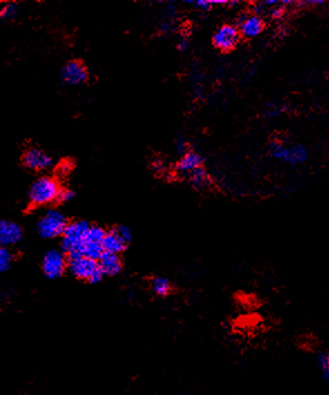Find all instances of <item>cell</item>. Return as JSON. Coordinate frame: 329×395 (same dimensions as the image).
<instances>
[{"label":"cell","mask_w":329,"mask_h":395,"mask_svg":"<svg viewBox=\"0 0 329 395\" xmlns=\"http://www.w3.org/2000/svg\"><path fill=\"white\" fill-rule=\"evenodd\" d=\"M42 272L47 278H58L67 268V258L60 250H49L46 252L42 261Z\"/></svg>","instance_id":"obj_6"},{"label":"cell","mask_w":329,"mask_h":395,"mask_svg":"<svg viewBox=\"0 0 329 395\" xmlns=\"http://www.w3.org/2000/svg\"><path fill=\"white\" fill-rule=\"evenodd\" d=\"M114 230L117 231V234L125 241L127 245L132 241V231L129 227L126 226H117L113 228Z\"/></svg>","instance_id":"obj_21"},{"label":"cell","mask_w":329,"mask_h":395,"mask_svg":"<svg viewBox=\"0 0 329 395\" xmlns=\"http://www.w3.org/2000/svg\"><path fill=\"white\" fill-rule=\"evenodd\" d=\"M103 252L108 254H120L125 250L127 243L117 234V231H106L102 243Z\"/></svg>","instance_id":"obj_14"},{"label":"cell","mask_w":329,"mask_h":395,"mask_svg":"<svg viewBox=\"0 0 329 395\" xmlns=\"http://www.w3.org/2000/svg\"><path fill=\"white\" fill-rule=\"evenodd\" d=\"M17 12H19V10H17L15 3H6L0 8V19H3V21H12L17 16Z\"/></svg>","instance_id":"obj_20"},{"label":"cell","mask_w":329,"mask_h":395,"mask_svg":"<svg viewBox=\"0 0 329 395\" xmlns=\"http://www.w3.org/2000/svg\"><path fill=\"white\" fill-rule=\"evenodd\" d=\"M239 40V30L232 25H223L217 29L212 37L215 47L219 51H226V53L232 51Z\"/></svg>","instance_id":"obj_8"},{"label":"cell","mask_w":329,"mask_h":395,"mask_svg":"<svg viewBox=\"0 0 329 395\" xmlns=\"http://www.w3.org/2000/svg\"><path fill=\"white\" fill-rule=\"evenodd\" d=\"M188 180L191 182L192 186L195 187V188H202V187L206 186V183L208 182V176L207 172L204 168H197L195 170L188 172Z\"/></svg>","instance_id":"obj_17"},{"label":"cell","mask_w":329,"mask_h":395,"mask_svg":"<svg viewBox=\"0 0 329 395\" xmlns=\"http://www.w3.org/2000/svg\"><path fill=\"white\" fill-rule=\"evenodd\" d=\"M90 225L84 220L73 222L66 226L62 235L63 252L69 256H81Z\"/></svg>","instance_id":"obj_1"},{"label":"cell","mask_w":329,"mask_h":395,"mask_svg":"<svg viewBox=\"0 0 329 395\" xmlns=\"http://www.w3.org/2000/svg\"><path fill=\"white\" fill-rule=\"evenodd\" d=\"M177 151L181 156H184L186 151H188V144H186V142L183 141V140H179V141L177 142Z\"/></svg>","instance_id":"obj_25"},{"label":"cell","mask_w":329,"mask_h":395,"mask_svg":"<svg viewBox=\"0 0 329 395\" xmlns=\"http://www.w3.org/2000/svg\"><path fill=\"white\" fill-rule=\"evenodd\" d=\"M209 3L211 6H213V5H225L228 1L226 0H209Z\"/></svg>","instance_id":"obj_27"},{"label":"cell","mask_w":329,"mask_h":395,"mask_svg":"<svg viewBox=\"0 0 329 395\" xmlns=\"http://www.w3.org/2000/svg\"><path fill=\"white\" fill-rule=\"evenodd\" d=\"M60 75L66 84L75 86V85L84 84L88 78V72L84 64L78 60H71L64 65Z\"/></svg>","instance_id":"obj_10"},{"label":"cell","mask_w":329,"mask_h":395,"mask_svg":"<svg viewBox=\"0 0 329 395\" xmlns=\"http://www.w3.org/2000/svg\"><path fill=\"white\" fill-rule=\"evenodd\" d=\"M239 33L245 38L259 36L263 30V21L257 15L245 16L240 19Z\"/></svg>","instance_id":"obj_12"},{"label":"cell","mask_w":329,"mask_h":395,"mask_svg":"<svg viewBox=\"0 0 329 395\" xmlns=\"http://www.w3.org/2000/svg\"><path fill=\"white\" fill-rule=\"evenodd\" d=\"M97 263L104 276L119 275L122 272L123 263L119 254L104 252L97 261Z\"/></svg>","instance_id":"obj_13"},{"label":"cell","mask_w":329,"mask_h":395,"mask_svg":"<svg viewBox=\"0 0 329 395\" xmlns=\"http://www.w3.org/2000/svg\"><path fill=\"white\" fill-rule=\"evenodd\" d=\"M60 190L62 188L54 178H39L30 187V204L35 207H44L54 204L58 200Z\"/></svg>","instance_id":"obj_2"},{"label":"cell","mask_w":329,"mask_h":395,"mask_svg":"<svg viewBox=\"0 0 329 395\" xmlns=\"http://www.w3.org/2000/svg\"><path fill=\"white\" fill-rule=\"evenodd\" d=\"M270 156L275 159L288 163L300 165L308 159V151L302 144H293L291 147H282V143L273 141L269 144Z\"/></svg>","instance_id":"obj_5"},{"label":"cell","mask_w":329,"mask_h":395,"mask_svg":"<svg viewBox=\"0 0 329 395\" xmlns=\"http://www.w3.org/2000/svg\"><path fill=\"white\" fill-rule=\"evenodd\" d=\"M192 3H195V6L199 10H208L211 7L209 0H197V1H192Z\"/></svg>","instance_id":"obj_24"},{"label":"cell","mask_w":329,"mask_h":395,"mask_svg":"<svg viewBox=\"0 0 329 395\" xmlns=\"http://www.w3.org/2000/svg\"><path fill=\"white\" fill-rule=\"evenodd\" d=\"M188 42H186V40H184V39H183L182 42L180 43L179 44V48L180 49H186V48H188Z\"/></svg>","instance_id":"obj_28"},{"label":"cell","mask_w":329,"mask_h":395,"mask_svg":"<svg viewBox=\"0 0 329 395\" xmlns=\"http://www.w3.org/2000/svg\"><path fill=\"white\" fill-rule=\"evenodd\" d=\"M14 261L12 252L7 247L0 246V275L6 273L7 270L12 267Z\"/></svg>","instance_id":"obj_18"},{"label":"cell","mask_w":329,"mask_h":395,"mask_svg":"<svg viewBox=\"0 0 329 395\" xmlns=\"http://www.w3.org/2000/svg\"><path fill=\"white\" fill-rule=\"evenodd\" d=\"M67 268L76 278L87 280L90 284H99L104 277L97 261L84 256H69Z\"/></svg>","instance_id":"obj_3"},{"label":"cell","mask_w":329,"mask_h":395,"mask_svg":"<svg viewBox=\"0 0 329 395\" xmlns=\"http://www.w3.org/2000/svg\"><path fill=\"white\" fill-rule=\"evenodd\" d=\"M67 225L69 222L64 213H60V210L49 209L39 218L37 231L42 238L54 239L63 235Z\"/></svg>","instance_id":"obj_4"},{"label":"cell","mask_w":329,"mask_h":395,"mask_svg":"<svg viewBox=\"0 0 329 395\" xmlns=\"http://www.w3.org/2000/svg\"><path fill=\"white\" fill-rule=\"evenodd\" d=\"M75 197V193L72 190L69 189H62L60 192V195H58V200L60 202H69V201L73 200V198Z\"/></svg>","instance_id":"obj_22"},{"label":"cell","mask_w":329,"mask_h":395,"mask_svg":"<svg viewBox=\"0 0 329 395\" xmlns=\"http://www.w3.org/2000/svg\"><path fill=\"white\" fill-rule=\"evenodd\" d=\"M106 231L103 228L99 226H90L81 256L90 258L93 261H99L101 256L104 254L102 243Z\"/></svg>","instance_id":"obj_7"},{"label":"cell","mask_w":329,"mask_h":395,"mask_svg":"<svg viewBox=\"0 0 329 395\" xmlns=\"http://www.w3.org/2000/svg\"><path fill=\"white\" fill-rule=\"evenodd\" d=\"M317 366L319 368L321 375L325 380H328L329 377V355L326 352H320L317 357Z\"/></svg>","instance_id":"obj_19"},{"label":"cell","mask_w":329,"mask_h":395,"mask_svg":"<svg viewBox=\"0 0 329 395\" xmlns=\"http://www.w3.org/2000/svg\"><path fill=\"white\" fill-rule=\"evenodd\" d=\"M152 289L158 296L165 297L172 291V285L168 278H165L163 276H158L153 279Z\"/></svg>","instance_id":"obj_16"},{"label":"cell","mask_w":329,"mask_h":395,"mask_svg":"<svg viewBox=\"0 0 329 395\" xmlns=\"http://www.w3.org/2000/svg\"><path fill=\"white\" fill-rule=\"evenodd\" d=\"M282 108L278 105L273 104L269 108H267V117H278L279 114L282 113Z\"/></svg>","instance_id":"obj_23"},{"label":"cell","mask_w":329,"mask_h":395,"mask_svg":"<svg viewBox=\"0 0 329 395\" xmlns=\"http://www.w3.org/2000/svg\"><path fill=\"white\" fill-rule=\"evenodd\" d=\"M23 163L26 168L32 171H44L51 168L53 159L45 151L38 147H29L23 156Z\"/></svg>","instance_id":"obj_9"},{"label":"cell","mask_w":329,"mask_h":395,"mask_svg":"<svg viewBox=\"0 0 329 395\" xmlns=\"http://www.w3.org/2000/svg\"><path fill=\"white\" fill-rule=\"evenodd\" d=\"M24 232L21 226L10 220H0V246L10 247L21 243Z\"/></svg>","instance_id":"obj_11"},{"label":"cell","mask_w":329,"mask_h":395,"mask_svg":"<svg viewBox=\"0 0 329 395\" xmlns=\"http://www.w3.org/2000/svg\"><path fill=\"white\" fill-rule=\"evenodd\" d=\"M202 156L195 152H186L178 163V170L182 173H188L202 165Z\"/></svg>","instance_id":"obj_15"},{"label":"cell","mask_w":329,"mask_h":395,"mask_svg":"<svg viewBox=\"0 0 329 395\" xmlns=\"http://www.w3.org/2000/svg\"><path fill=\"white\" fill-rule=\"evenodd\" d=\"M282 15H284V8L279 6V5L273 6V10H271V16H273V19H280Z\"/></svg>","instance_id":"obj_26"}]
</instances>
